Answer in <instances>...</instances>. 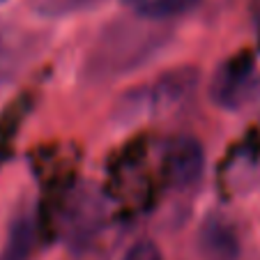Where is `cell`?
Instances as JSON below:
<instances>
[{
  "mask_svg": "<svg viewBox=\"0 0 260 260\" xmlns=\"http://www.w3.org/2000/svg\"><path fill=\"white\" fill-rule=\"evenodd\" d=\"M198 249L203 260H237L240 240L235 231L221 219H210L203 223L198 235Z\"/></svg>",
  "mask_w": 260,
  "mask_h": 260,
  "instance_id": "obj_4",
  "label": "cell"
},
{
  "mask_svg": "<svg viewBox=\"0 0 260 260\" xmlns=\"http://www.w3.org/2000/svg\"><path fill=\"white\" fill-rule=\"evenodd\" d=\"M127 3H143V0H127Z\"/></svg>",
  "mask_w": 260,
  "mask_h": 260,
  "instance_id": "obj_9",
  "label": "cell"
},
{
  "mask_svg": "<svg viewBox=\"0 0 260 260\" xmlns=\"http://www.w3.org/2000/svg\"><path fill=\"white\" fill-rule=\"evenodd\" d=\"M159 40H154L152 32H141L136 28H111L108 37L102 40V51L97 53V62L104 64L106 72L115 69L136 67L145 60V55L152 53V46Z\"/></svg>",
  "mask_w": 260,
  "mask_h": 260,
  "instance_id": "obj_1",
  "label": "cell"
},
{
  "mask_svg": "<svg viewBox=\"0 0 260 260\" xmlns=\"http://www.w3.org/2000/svg\"><path fill=\"white\" fill-rule=\"evenodd\" d=\"M203 0H143L138 14L145 21H171L177 16L191 14Z\"/></svg>",
  "mask_w": 260,
  "mask_h": 260,
  "instance_id": "obj_5",
  "label": "cell"
},
{
  "mask_svg": "<svg viewBox=\"0 0 260 260\" xmlns=\"http://www.w3.org/2000/svg\"><path fill=\"white\" fill-rule=\"evenodd\" d=\"M205 171V150L191 136H177L164 150V173L177 189L193 187Z\"/></svg>",
  "mask_w": 260,
  "mask_h": 260,
  "instance_id": "obj_2",
  "label": "cell"
},
{
  "mask_svg": "<svg viewBox=\"0 0 260 260\" xmlns=\"http://www.w3.org/2000/svg\"><path fill=\"white\" fill-rule=\"evenodd\" d=\"M122 260H164V258L154 242L143 240V242H136V244L122 255Z\"/></svg>",
  "mask_w": 260,
  "mask_h": 260,
  "instance_id": "obj_8",
  "label": "cell"
},
{
  "mask_svg": "<svg viewBox=\"0 0 260 260\" xmlns=\"http://www.w3.org/2000/svg\"><path fill=\"white\" fill-rule=\"evenodd\" d=\"M253 72H255V62L249 53H240L228 58L216 69L214 79H212V88H210L212 99L219 106H226V108L240 106L251 90Z\"/></svg>",
  "mask_w": 260,
  "mask_h": 260,
  "instance_id": "obj_3",
  "label": "cell"
},
{
  "mask_svg": "<svg viewBox=\"0 0 260 260\" xmlns=\"http://www.w3.org/2000/svg\"><path fill=\"white\" fill-rule=\"evenodd\" d=\"M258 46H260V30H258Z\"/></svg>",
  "mask_w": 260,
  "mask_h": 260,
  "instance_id": "obj_10",
  "label": "cell"
},
{
  "mask_svg": "<svg viewBox=\"0 0 260 260\" xmlns=\"http://www.w3.org/2000/svg\"><path fill=\"white\" fill-rule=\"evenodd\" d=\"M99 0H32V7L44 16H64L74 12H83L97 5Z\"/></svg>",
  "mask_w": 260,
  "mask_h": 260,
  "instance_id": "obj_7",
  "label": "cell"
},
{
  "mask_svg": "<svg viewBox=\"0 0 260 260\" xmlns=\"http://www.w3.org/2000/svg\"><path fill=\"white\" fill-rule=\"evenodd\" d=\"M30 249H32V226L25 216H21L12 226L7 246L0 255V260H28Z\"/></svg>",
  "mask_w": 260,
  "mask_h": 260,
  "instance_id": "obj_6",
  "label": "cell"
}]
</instances>
